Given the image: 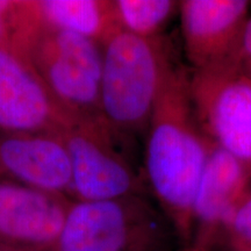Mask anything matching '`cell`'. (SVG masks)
Returning <instances> with one entry per match:
<instances>
[{
	"mask_svg": "<svg viewBox=\"0 0 251 251\" xmlns=\"http://www.w3.org/2000/svg\"><path fill=\"white\" fill-rule=\"evenodd\" d=\"M143 176L157 205L174 225L180 241L193 237V205L214 146L194 112L190 77L171 68L146 133Z\"/></svg>",
	"mask_w": 251,
	"mask_h": 251,
	"instance_id": "obj_1",
	"label": "cell"
},
{
	"mask_svg": "<svg viewBox=\"0 0 251 251\" xmlns=\"http://www.w3.org/2000/svg\"><path fill=\"white\" fill-rule=\"evenodd\" d=\"M166 41L143 39L118 29L102 45L100 114L133 142L146 136L169 71L174 67Z\"/></svg>",
	"mask_w": 251,
	"mask_h": 251,
	"instance_id": "obj_2",
	"label": "cell"
},
{
	"mask_svg": "<svg viewBox=\"0 0 251 251\" xmlns=\"http://www.w3.org/2000/svg\"><path fill=\"white\" fill-rule=\"evenodd\" d=\"M13 50L29 63L47 89L74 117L100 114L102 46L40 20L23 0Z\"/></svg>",
	"mask_w": 251,
	"mask_h": 251,
	"instance_id": "obj_3",
	"label": "cell"
},
{
	"mask_svg": "<svg viewBox=\"0 0 251 251\" xmlns=\"http://www.w3.org/2000/svg\"><path fill=\"white\" fill-rule=\"evenodd\" d=\"M183 242L147 194L74 201L50 251H174Z\"/></svg>",
	"mask_w": 251,
	"mask_h": 251,
	"instance_id": "obj_4",
	"label": "cell"
},
{
	"mask_svg": "<svg viewBox=\"0 0 251 251\" xmlns=\"http://www.w3.org/2000/svg\"><path fill=\"white\" fill-rule=\"evenodd\" d=\"M61 136L71 161L74 201L147 194L144 176L129 151L131 141L113 129L101 114L76 117Z\"/></svg>",
	"mask_w": 251,
	"mask_h": 251,
	"instance_id": "obj_5",
	"label": "cell"
},
{
	"mask_svg": "<svg viewBox=\"0 0 251 251\" xmlns=\"http://www.w3.org/2000/svg\"><path fill=\"white\" fill-rule=\"evenodd\" d=\"M190 91L203 133L251 174V78L237 62L193 72Z\"/></svg>",
	"mask_w": 251,
	"mask_h": 251,
	"instance_id": "obj_6",
	"label": "cell"
},
{
	"mask_svg": "<svg viewBox=\"0 0 251 251\" xmlns=\"http://www.w3.org/2000/svg\"><path fill=\"white\" fill-rule=\"evenodd\" d=\"M74 200L0 179V247L50 251L61 235Z\"/></svg>",
	"mask_w": 251,
	"mask_h": 251,
	"instance_id": "obj_7",
	"label": "cell"
},
{
	"mask_svg": "<svg viewBox=\"0 0 251 251\" xmlns=\"http://www.w3.org/2000/svg\"><path fill=\"white\" fill-rule=\"evenodd\" d=\"M249 15L250 2L246 0L179 1L185 55L194 71L237 62L241 36Z\"/></svg>",
	"mask_w": 251,
	"mask_h": 251,
	"instance_id": "obj_8",
	"label": "cell"
},
{
	"mask_svg": "<svg viewBox=\"0 0 251 251\" xmlns=\"http://www.w3.org/2000/svg\"><path fill=\"white\" fill-rule=\"evenodd\" d=\"M75 118L26 59L0 47V130L61 133Z\"/></svg>",
	"mask_w": 251,
	"mask_h": 251,
	"instance_id": "obj_9",
	"label": "cell"
},
{
	"mask_svg": "<svg viewBox=\"0 0 251 251\" xmlns=\"http://www.w3.org/2000/svg\"><path fill=\"white\" fill-rule=\"evenodd\" d=\"M0 179L70 198L71 161L61 133L0 130Z\"/></svg>",
	"mask_w": 251,
	"mask_h": 251,
	"instance_id": "obj_10",
	"label": "cell"
},
{
	"mask_svg": "<svg viewBox=\"0 0 251 251\" xmlns=\"http://www.w3.org/2000/svg\"><path fill=\"white\" fill-rule=\"evenodd\" d=\"M250 190L251 174L246 166L214 144L194 199L192 241L214 247Z\"/></svg>",
	"mask_w": 251,
	"mask_h": 251,
	"instance_id": "obj_11",
	"label": "cell"
},
{
	"mask_svg": "<svg viewBox=\"0 0 251 251\" xmlns=\"http://www.w3.org/2000/svg\"><path fill=\"white\" fill-rule=\"evenodd\" d=\"M42 23L103 45L118 24L113 0H30Z\"/></svg>",
	"mask_w": 251,
	"mask_h": 251,
	"instance_id": "obj_12",
	"label": "cell"
},
{
	"mask_svg": "<svg viewBox=\"0 0 251 251\" xmlns=\"http://www.w3.org/2000/svg\"><path fill=\"white\" fill-rule=\"evenodd\" d=\"M118 28L143 39H159L176 14L175 0H113Z\"/></svg>",
	"mask_w": 251,
	"mask_h": 251,
	"instance_id": "obj_13",
	"label": "cell"
},
{
	"mask_svg": "<svg viewBox=\"0 0 251 251\" xmlns=\"http://www.w3.org/2000/svg\"><path fill=\"white\" fill-rule=\"evenodd\" d=\"M225 234L233 251H251V190L237 207Z\"/></svg>",
	"mask_w": 251,
	"mask_h": 251,
	"instance_id": "obj_14",
	"label": "cell"
},
{
	"mask_svg": "<svg viewBox=\"0 0 251 251\" xmlns=\"http://www.w3.org/2000/svg\"><path fill=\"white\" fill-rule=\"evenodd\" d=\"M23 0H0V47L13 50L21 20Z\"/></svg>",
	"mask_w": 251,
	"mask_h": 251,
	"instance_id": "obj_15",
	"label": "cell"
},
{
	"mask_svg": "<svg viewBox=\"0 0 251 251\" xmlns=\"http://www.w3.org/2000/svg\"><path fill=\"white\" fill-rule=\"evenodd\" d=\"M237 62L242 68L251 63V14L247 19L242 36H241L237 52Z\"/></svg>",
	"mask_w": 251,
	"mask_h": 251,
	"instance_id": "obj_16",
	"label": "cell"
},
{
	"mask_svg": "<svg viewBox=\"0 0 251 251\" xmlns=\"http://www.w3.org/2000/svg\"><path fill=\"white\" fill-rule=\"evenodd\" d=\"M174 251H214V248L205 246V244L198 243V242H194V241H192V242H190V243L181 244V246L178 247L177 249Z\"/></svg>",
	"mask_w": 251,
	"mask_h": 251,
	"instance_id": "obj_17",
	"label": "cell"
},
{
	"mask_svg": "<svg viewBox=\"0 0 251 251\" xmlns=\"http://www.w3.org/2000/svg\"><path fill=\"white\" fill-rule=\"evenodd\" d=\"M242 69L244 70V72H246V74L248 75V76L251 78V63H250V64L246 65V67H243Z\"/></svg>",
	"mask_w": 251,
	"mask_h": 251,
	"instance_id": "obj_18",
	"label": "cell"
},
{
	"mask_svg": "<svg viewBox=\"0 0 251 251\" xmlns=\"http://www.w3.org/2000/svg\"><path fill=\"white\" fill-rule=\"evenodd\" d=\"M0 251H14V250H9V249H5V248L0 247Z\"/></svg>",
	"mask_w": 251,
	"mask_h": 251,
	"instance_id": "obj_19",
	"label": "cell"
}]
</instances>
